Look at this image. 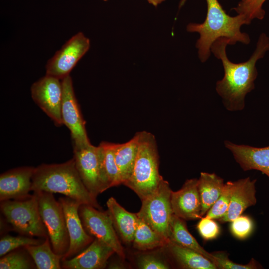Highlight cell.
<instances>
[{
    "mask_svg": "<svg viewBox=\"0 0 269 269\" xmlns=\"http://www.w3.org/2000/svg\"><path fill=\"white\" fill-rule=\"evenodd\" d=\"M228 44H230L228 39L221 38L211 48L214 55L221 60L224 70V77L217 82L216 90L227 110H242L244 108L246 95L255 88L254 81L257 76L256 62L269 50V38L262 33L251 57L240 63H233L228 58L226 53Z\"/></svg>",
    "mask_w": 269,
    "mask_h": 269,
    "instance_id": "1",
    "label": "cell"
},
{
    "mask_svg": "<svg viewBox=\"0 0 269 269\" xmlns=\"http://www.w3.org/2000/svg\"><path fill=\"white\" fill-rule=\"evenodd\" d=\"M186 0H181L179 8ZM206 1L207 13L204 22L201 24L190 23L187 26L188 31L200 34L196 46L202 62L208 59L213 43L219 38H227L230 41V44L232 45L237 42L247 44L250 41L248 35L240 31L242 25L250 23L244 15L230 16L225 12L218 0Z\"/></svg>",
    "mask_w": 269,
    "mask_h": 269,
    "instance_id": "2",
    "label": "cell"
},
{
    "mask_svg": "<svg viewBox=\"0 0 269 269\" xmlns=\"http://www.w3.org/2000/svg\"><path fill=\"white\" fill-rule=\"evenodd\" d=\"M32 191L62 194L80 203L101 209L84 185L73 158L59 164H42L35 167Z\"/></svg>",
    "mask_w": 269,
    "mask_h": 269,
    "instance_id": "3",
    "label": "cell"
},
{
    "mask_svg": "<svg viewBox=\"0 0 269 269\" xmlns=\"http://www.w3.org/2000/svg\"><path fill=\"white\" fill-rule=\"evenodd\" d=\"M139 146L129 178L123 184L133 190L142 200L153 193L163 179L159 172L156 140L151 133L139 132Z\"/></svg>",
    "mask_w": 269,
    "mask_h": 269,
    "instance_id": "4",
    "label": "cell"
},
{
    "mask_svg": "<svg viewBox=\"0 0 269 269\" xmlns=\"http://www.w3.org/2000/svg\"><path fill=\"white\" fill-rule=\"evenodd\" d=\"M0 210L17 232L29 237L46 238L48 236L35 193L26 199L1 201Z\"/></svg>",
    "mask_w": 269,
    "mask_h": 269,
    "instance_id": "5",
    "label": "cell"
},
{
    "mask_svg": "<svg viewBox=\"0 0 269 269\" xmlns=\"http://www.w3.org/2000/svg\"><path fill=\"white\" fill-rule=\"evenodd\" d=\"M34 193L37 196L39 213L53 250L63 258L69 249L70 240L62 206L52 193L40 191Z\"/></svg>",
    "mask_w": 269,
    "mask_h": 269,
    "instance_id": "6",
    "label": "cell"
},
{
    "mask_svg": "<svg viewBox=\"0 0 269 269\" xmlns=\"http://www.w3.org/2000/svg\"><path fill=\"white\" fill-rule=\"evenodd\" d=\"M172 191L169 183L163 179L156 190L141 200V207L136 213L139 218L168 241H170L169 227L173 214L171 203Z\"/></svg>",
    "mask_w": 269,
    "mask_h": 269,
    "instance_id": "7",
    "label": "cell"
},
{
    "mask_svg": "<svg viewBox=\"0 0 269 269\" xmlns=\"http://www.w3.org/2000/svg\"><path fill=\"white\" fill-rule=\"evenodd\" d=\"M73 158L76 169L87 190L95 198L109 188L103 168L100 146L73 148Z\"/></svg>",
    "mask_w": 269,
    "mask_h": 269,
    "instance_id": "8",
    "label": "cell"
},
{
    "mask_svg": "<svg viewBox=\"0 0 269 269\" xmlns=\"http://www.w3.org/2000/svg\"><path fill=\"white\" fill-rule=\"evenodd\" d=\"M62 100L61 117L64 124L70 131L73 148L86 147L91 144L87 136L85 121L82 115L76 99L70 75L61 80Z\"/></svg>",
    "mask_w": 269,
    "mask_h": 269,
    "instance_id": "9",
    "label": "cell"
},
{
    "mask_svg": "<svg viewBox=\"0 0 269 269\" xmlns=\"http://www.w3.org/2000/svg\"><path fill=\"white\" fill-rule=\"evenodd\" d=\"M79 214L88 234L102 241L111 247L121 258H124L123 247L108 211L103 212L92 206L81 204L79 207Z\"/></svg>",
    "mask_w": 269,
    "mask_h": 269,
    "instance_id": "10",
    "label": "cell"
},
{
    "mask_svg": "<svg viewBox=\"0 0 269 269\" xmlns=\"http://www.w3.org/2000/svg\"><path fill=\"white\" fill-rule=\"evenodd\" d=\"M89 39L78 32L68 40L47 62L46 75L60 80L69 75L79 60L89 50Z\"/></svg>",
    "mask_w": 269,
    "mask_h": 269,
    "instance_id": "11",
    "label": "cell"
},
{
    "mask_svg": "<svg viewBox=\"0 0 269 269\" xmlns=\"http://www.w3.org/2000/svg\"><path fill=\"white\" fill-rule=\"evenodd\" d=\"M31 93L33 101L54 124L62 126V86L60 79L46 75L32 84Z\"/></svg>",
    "mask_w": 269,
    "mask_h": 269,
    "instance_id": "12",
    "label": "cell"
},
{
    "mask_svg": "<svg viewBox=\"0 0 269 269\" xmlns=\"http://www.w3.org/2000/svg\"><path fill=\"white\" fill-rule=\"evenodd\" d=\"M70 240L69 249L62 261L76 256L89 246L93 237L85 231L79 214L80 203L69 197H60Z\"/></svg>",
    "mask_w": 269,
    "mask_h": 269,
    "instance_id": "13",
    "label": "cell"
},
{
    "mask_svg": "<svg viewBox=\"0 0 269 269\" xmlns=\"http://www.w3.org/2000/svg\"><path fill=\"white\" fill-rule=\"evenodd\" d=\"M35 167L23 166L10 169L0 176V201L29 198Z\"/></svg>",
    "mask_w": 269,
    "mask_h": 269,
    "instance_id": "14",
    "label": "cell"
},
{
    "mask_svg": "<svg viewBox=\"0 0 269 269\" xmlns=\"http://www.w3.org/2000/svg\"><path fill=\"white\" fill-rule=\"evenodd\" d=\"M171 203L173 214L185 220H196L202 217L198 179H187L180 189L172 191Z\"/></svg>",
    "mask_w": 269,
    "mask_h": 269,
    "instance_id": "15",
    "label": "cell"
},
{
    "mask_svg": "<svg viewBox=\"0 0 269 269\" xmlns=\"http://www.w3.org/2000/svg\"><path fill=\"white\" fill-rule=\"evenodd\" d=\"M114 250L95 238L92 242L73 257L61 261L62 268L66 269H101L105 268Z\"/></svg>",
    "mask_w": 269,
    "mask_h": 269,
    "instance_id": "16",
    "label": "cell"
},
{
    "mask_svg": "<svg viewBox=\"0 0 269 269\" xmlns=\"http://www.w3.org/2000/svg\"><path fill=\"white\" fill-rule=\"evenodd\" d=\"M224 144L244 171L258 170L269 178V146L255 147L238 145L227 140Z\"/></svg>",
    "mask_w": 269,
    "mask_h": 269,
    "instance_id": "17",
    "label": "cell"
},
{
    "mask_svg": "<svg viewBox=\"0 0 269 269\" xmlns=\"http://www.w3.org/2000/svg\"><path fill=\"white\" fill-rule=\"evenodd\" d=\"M256 179L251 180L250 177L233 182L229 208L225 216L218 220L220 222H230L256 204Z\"/></svg>",
    "mask_w": 269,
    "mask_h": 269,
    "instance_id": "18",
    "label": "cell"
},
{
    "mask_svg": "<svg viewBox=\"0 0 269 269\" xmlns=\"http://www.w3.org/2000/svg\"><path fill=\"white\" fill-rule=\"evenodd\" d=\"M106 205L114 227L119 236L125 243H132L138 224L137 214L126 210L113 197L108 199Z\"/></svg>",
    "mask_w": 269,
    "mask_h": 269,
    "instance_id": "19",
    "label": "cell"
},
{
    "mask_svg": "<svg viewBox=\"0 0 269 269\" xmlns=\"http://www.w3.org/2000/svg\"><path fill=\"white\" fill-rule=\"evenodd\" d=\"M140 141L139 132L128 141L116 143L115 159L118 167L122 184L130 177L137 156Z\"/></svg>",
    "mask_w": 269,
    "mask_h": 269,
    "instance_id": "20",
    "label": "cell"
},
{
    "mask_svg": "<svg viewBox=\"0 0 269 269\" xmlns=\"http://www.w3.org/2000/svg\"><path fill=\"white\" fill-rule=\"evenodd\" d=\"M176 263L183 269H217L211 260L191 249L169 241L165 246Z\"/></svg>",
    "mask_w": 269,
    "mask_h": 269,
    "instance_id": "21",
    "label": "cell"
},
{
    "mask_svg": "<svg viewBox=\"0 0 269 269\" xmlns=\"http://www.w3.org/2000/svg\"><path fill=\"white\" fill-rule=\"evenodd\" d=\"M224 184V179L215 173L201 172L198 179V189L201 202L202 217L219 197Z\"/></svg>",
    "mask_w": 269,
    "mask_h": 269,
    "instance_id": "22",
    "label": "cell"
},
{
    "mask_svg": "<svg viewBox=\"0 0 269 269\" xmlns=\"http://www.w3.org/2000/svg\"><path fill=\"white\" fill-rule=\"evenodd\" d=\"M185 221L173 214L169 227V240L200 253L216 266V260L212 253L205 250L191 234Z\"/></svg>",
    "mask_w": 269,
    "mask_h": 269,
    "instance_id": "23",
    "label": "cell"
},
{
    "mask_svg": "<svg viewBox=\"0 0 269 269\" xmlns=\"http://www.w3.org/2000/svg\"><path fill=\"white\" fill-rule=\"evenodd\" d=\"M49 237L39 245H27L24 248L29 254L38 269H60L62 257L57 254L51 246Z\"/></svg>",
    "mask_w": 269,
    "mask_h": 269,
    "instance_id": "24",
    "label": "cell"
},
{
    "mask_svg": "<svg viewBox=\"0 0 269 269\" xmlns=\"http://www.w3.org/2000/svg\"><path fill=\"white\" fill-rule=\"evenodd\" d=\"M169 241L139 218L138 224L132 242L134 248L145 251L164 247Z\"/></svg>",
    "mask_w": 269,
    "mask_h": 269,
    "instance_id": "25",
    "label": "cell"
},
{
    "mask_svg": "<svg viewBox=\"0 0 269 269\" xmlns=\"http://www.w3.org/2000/svg\"><path fill=\"white\" fill-rule=\"evenodd\" d=\"M116 145V143L108 142H101L99 145L102 153L103 168L110 188L122 184L115 159Z\"/></svg>",
    "mask_w": 269,
    "mask_h": 269,
    "instance_id": "26",
    "label": "cell"
},
{
    "mask_svg": "<svg viewBox=\"0 0 269 269\" xmlns=\"http://www.w3.org/2000/svg\"><path fill=\"white\" fill-rule=\"evenodd\" d=\"M31 257L23 247L14 250L3 256L0 260V269H31L35 268L31 259Z\"/></svg>",
    "mask_w": 269,
    "mask_h": 269,
    "instance_id": "27",
    "label": "cell"
},
{
    "mask_svg": "<svg viewBox=\"0 0 269 269\" xmlns=\"http://www.w3.org/2000/svg\"><path fill=\"white\" fill-rule=\"evenodd\" d=\"M233 184V181H228L224 184L221 194L206 213V217L219 220L225 216L229 208Z\"/></svg>",
    "mask_w": 269,
    "mask_h": 269,
    "instance_id": "28",
    "label": "cell"
},
{
    "mask_svg": "<svg viewBox=\"0 0 269 269\" xmlns=\"http://www.w3.org/2000/svg\"><path fill=\"white\" fill-rule=\"evenodd\" d=\"M45 240L37 239L29 236H12L6 235L3 236L0 240V256L27 245H39Z\"/></svg>",
    "mask_w": 269,
    "mask_h": 269,
    "instance_id": "29",
    "label": "cell"
},
{
    "mask_svg": "<svg viewBox=\"0 0 269 269\" xmlns=\"http://www.w3.org/2000/svg\"><path fill=\"white\" fill-rule=\"evenodd\" d=\"M266 0H245L239 3L233 8L238 14L244 15L251 22L253 19L261 20L264 18L265 11L262 6Z\"/></svg>",
    "mask_w": 269,
    "mask_h": 269,
    "instance_id": "30",
    "label": "cell"
},
{
    "mask_svg": "<svg viewBox=\"0 0 269 269\" xmlns=\"http://www.w3.org/2000/svg\"><path fill=\"white\" fill-rule=\"evenodd\" d=\"M230 222V232L239 240L248 238L254 229V222L249 216L241 215Z\"/></svg>",
    "mask_w": 269,
    "mask_h": 269,
    "instance_id": "31",
    "label": "cell"
},
{
    "mask_svg": "<svg viewBox=\"0 0 269 269\" xmlns=\"http://www.w3.org/2000/svg\"><path fill=\"white\" fill-rule=\"evenodd\" d=\"M216 260V266L219 269H262V265L255 259L252 258L245 265L237 264L232 261L228 255L223 252L212 253Z\"/></svg>",
    "mask_w": 269,
    "mask_h": 269,
    "instance_id": "32",
    "label": "cell"
},
{
    "mask_svg": "<svg viewBox=\"0 0 269 269\" xmlns=\"http://www.w3.org/2000/svg\"><path fill=\"white\" fill-rule=\"evenodd\" d=\"M197 229L202 238L206 240L216 239L220 233V228L214 219L202 217L197 224Z\"/></svg>",
    "mask_w": 269,
    "mask_h": 269,
    "instance_id": "33",
    "label": "cell"
},
{
    "mask_svg": "<svg viewBox=\"0 0 269 269\" xmlns=\"http://www.w3.org/2000/svg\"><path fill=\"white\" fill-rule=\"evenodd\" d=\"M137 266L142 269H168L169 264L160 257L151 253L142 254L137 260Z\"/></svg>",
    "mask_w": 269,
    "mask_h": 269,
    "instance_id": "34",
    "label": "cell"
},
{
    "mask_svg": "<svg viewBox=\"0 0 269 269\" xmlns=\"http://www.w3.org/2000/svg\"><path fill=\"white\" fill-rule=\"evenodd\" d=\"M124 266L120 263L112 262L109 264L108 269H123Z\"/></svg>",
    "mask_w": 269,
    "mask_h": 269,
    "instance_id": "35",
    "label": "cell"
},
{
    "mask_svg": "<svg viewBox=\"0 0 269 269\" xmlns=\"http://www.w3.org/2000/svg\"><path fill=\"white\" fill-rule=\"evenodd\" d=\"M148 2L155 6H157L158 4L165 1V0H147Z\"/></svg>",
    "mask_w": 269,
    "mask_h": 269,
    "instance_id": "36",
    "label": "cell"
},
{
    "mask_svg": "<svg viewBox=\"0 0 269 269\" xmlns=\"http://www.w3.org/2000/svg\"><path fill=\"white\" fill-rule=\"evenodd\" d=\"M245 0H241V1H245Z\"/></svg>",
    "mask_w": 269,
    "mask_h": 269,
    "instance_id": "37",
    "label": "cell"
},
{
    "mask_svg": "<svg viewBox=\"0 0 269 269\" xmlns=\"http://www.w3.org/2000/svg\"><path fill=\"white\" fill-rule=\"evenodd\" d=\"M103 0L106 1V0Z\"/></svg>",
    "mask_w": 269,
    "mask_h": 269,
    "instance_id": "38",
    "label": "cell"
}]
</instances>
